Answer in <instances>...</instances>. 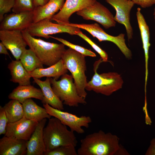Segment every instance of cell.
Listing matches in <instances>:
<instances>
[{
    "label": "cell",
    "mask_w": 155,
    "mask_h": 155,
    "mask_svg": "<svg viewBox=\"0 0 155 155\" xmlns=\"http://www.w3.org/2000/svg\"><path fill=\"white\" fill-rule=\"evenodd\" d=\"M119 138L110 132L100 130L86 135L80 140L78 155H128L119 144Z\"/></svg>",
    "instance_id": "obj_1"
},
{
    "label": "cell",
    "mask_w": 155,
    "mask_h": 155,
    "mask_svg": "<svg viewBox=\"0 0 155 155\" xmlns=\"http://www.w3.org/2000/svg\"><path fill=\"white\" fill-rule=\"evenodd\" d=\"M22 32L29 49L34 52L43 65L49 67L61 59L66 50L63 44L50 42L35 38L26 29Z\"/></svg>",
    "instance_id": "obj_2"
},
{
    "label": "cell",
    "mask_w": 155,
    "mask_h": 155,
    "mask_svg": "<svg viewBox=\"0 0 155 155\" xmlns=\"http://www.w3.org/2000/svg\"><path fill=\"white\" fill-rule=\"evenodd\" d=\"M43 135L46 152L61 146L76 147L78 143L74 132L68 130L67 126L53 117L49 119L44 129Z\"/></svg>",
    "instance_id": "obj_3"
},
{
    "label": "cell",
    "mask_w": 155,
    "mask_h": 155,
    "mask_svg": "<svg viewBox=\"0 0 155 155\" xmlns=\"http://www.w3.org/2000/svg\"><path fill=\"white\" fill-rule=\"evenodd\" d=\"M85 57L69 48L65 51L61 59L65 67L71 73L78 94L84 99L87 95L86 87L88 82L85 74L87 68Z\"/></svg>",
    "instance_id": "obj_4"
},
{
    "label": "cell",
    "mask_w": 155,
    "mask_h": 155,
    "mask_svg": "<svg viewBox=\"0 0 155 155\" xmlns=\"http://www.w3.org/2000/svg\"><path fill=\"white\" fill-rule=\"evenodd\" d=\"M72 75L66 73L57 81L50 78L52 89L63 104L71 107H78L80 104L87 103L85 99L78 94Z\"/></svg>",
    "instance_id": "obj_5"
},
{
    "label": "cell",
    "mask_w": 155,
    "mask_h": 155,
    "mask_svg": "<svg viewBox=\"0 0 155 155\" xmlns=\"http://www.w3.org/2000/svg\"><path fill=\"white\" fill-rule=\"evenodd\" d=\"M94 72L91 80L87 82L86 90L109 96L122 88L123 82L117 73L109 72L100 74L96 69Z\"/></svg>",
    "instance_id": "obj_6"
},
{
    "label": "cell",
    "mask_w": 155,
    "mask_h": 155,
    "mask_svg": "<svg viewBox=\"0 0 155 155\" xmlns=\"http://www.w3.org/2000/svg\"><path fill=\"white\" fill-rule=\"evenodd\" d=\"M64 25L71 26L84 30L96 38L100 42L107 41L113 42L119 48L125 57L130 58L132 56L131 50L125 43V35L121 33L117 36H114L108 34L97 23L92 24H76L68 23Z\"/></svg>",
    "instance_id": "obj_7"
},
{
    "label": "cell",
    "mask_w": 155,
    "mask_h": 155,
    "mask_svg": "<svg viewBox=\"0 0 155 155\" xmlns=\"http://www.w3.org/2000/svg\"><path fill=\"white\" fill-rule=\"evenodd\" d=\"M50 19L46 18L36 23H32L26 29L33 36L49 38V35L62 33H67L71 35H77L80 29L68 25L54 23Z\"/></svg>",
    "instance_id": "obj_8"
},
{
    "label": "cell",
    "mask_w": 155,
    "mask_h": 155,
    "mask_svg": "<svg viewBox=\"0 0 155 155\" xmlns=\"http://www.w3.org/2000/svg\"><path fill=\"white\" fill-rule=\"evenodd\" d=\"M43 106L51 116L58 119L63 124L69 127L71 130L78 134L84 133V130L82 127L88 128L89 124L92 121L91 118L89 116L78 117L54 108L48 104H43Z\"/></svg>",
    "instance_id": "obj_9"
},
{
    "label": "cell",
    "mask_w": 155,
    "mask_h": 155,
    "mask_svg": "<svg viewBox=\"0 0 155 155\" xmlns=\"http://www.w3.org/2000/svg\"><path fill=\"white\" fill-rule=\"evenodd\" d=\"M77 15L85 20L95 21L106 29L115 27L116 22L114 16L105 7L96 1L92 5L77 12Z\"/></svg>",
    "instance_id": "obj_10"
},
{
    "label": "cell",
    "mask_w": 155,
    "mask_h": 155,
    "mask_svg": "<svg viewBox=\"0 0 155 155\" xmlns=\"http://www.w3.org/2000/svg\"><path fill=\"white\" fill-rule=\"evenodd\" d=\"M0 40L16 60H19L28 45L22 31L0 30Z\"/></svg>",
    "instance_id": "obj_11"
},
{
    "label": "cell",
    "mask_w": 155,
    "mask_h": 155,
    "mask_svg": "<svg viewBox=\"0 0 155 155\" xmlns=\"http://www.w3.org/2000/svg\"><path fill=\"white\" fill-rule=\"evenodd\" d=\"M105 0L115 9V21L124 26L128 40L131 39L133 30L130 23V13L134 3L132 0Z\"/></svg>",
    "instance_id": "obj_12"
},
{
    "label": "cell",
    "mask_w": 155,
    "mask_h": 155,
    "mask_svg": "<svg viewBox=\"0 0 155 155\" xmlns=\"http://www.w3.org/2000/svg\"><path fill=\"white\" fill-rule=\"evenodd\" d=\"M38 122L23 117L20 120L7 124L5 136L18 139L28 141L34 131Z\"/></svg>",
    "instance_id": "obj_13"
},
{
    "label": "cell",
    "mask_w": 155,
    "mask_h": 155,
    "mask_svg": "<svg viewBox=\"0 0 155 155\" xmlns=\"http://www.w3.org/2000/svg\"><path fill=\"white\" fill-rule=\"evenodd\" d=\"M33 22V11L13 13L5 15L0 25V30L22 31Z\"/></svg>",
    "instance_id": "obj_14"
},
{
    "label": "cell",
    "mask_w": 155,
    "mask_h": 155,
    "mask_svg": "<svg viewBox=\"0 0 155 155\" xmlns=\"http://www.w3.org/2000/svg\"><path fill=\"white\" fill-rule=\"evenodd\" d=\"M96 0H66L61 9L52 18L58 24L69 23V18L73 13L93 4Z\"/></svg>",
    "instance_id": "obj_15"
},
{
    "label": "cell",
    "mask_w": 155,
    "mask_h": 155,
    "mask_svg": "<svg viewBox=\"0 0 155 155\" xmlns=\"http://www.w3.org/2000/svg\"><path fill=\"white\" fill-rule=\"evenodd\" d=\"M47 119L39 122L27 145L26 155H44L46 152L43 130Z\"/></svg>",
    "instance_id": "obj_16"
},
{
    "label": "cell",
    "mask_w": 155,
    "mask_h": 155,
    "mask_svg": "<svg viewBox=\"0 0 155 155\" xmlns=\"http://www.w3.org/2000/svg\"><path fill=\"white\" fill-rule=\"evenodd\" d=\"M27 141L5 135L0 139V155H26Z\"/></svg>",
    "instance_id": "obj_17"
},
{
    "label": "cell",
    "mask_w": 155,
    "mask_h": 155,
    "mask_svg": "<svg viewBox=\"0 0 155 155\" xmlns=\"http://www.w3.org/2000/svg\"><path fill=\"white\" fill-rule=\"evenodd\" d=\"M33 78L34 82L40 87L43 93V98L41 101L43 104H48L54 108L63 110V103L54 93L52 88L50 78H47L44 81L34 78Z\"/></svg>",
    "instance_id": "obj_18"
},
{
    "label": "cell",
    "mask_w": 155,
    "mask_h": 155,
    "mask_svg": "<svg viewBox=\"0 0 155 155\" xmlns=\"http://www.w3.org/2000/svg\"><path fill=\"white\" fill-rule=\"evenodd\" d=\"M65 1L49 0L43 5L35 7L33 11V23H36L46 18L51 20L55 14L62 8Z\"/></svg>",
    "instance_id": "obj_19"
},
{
    "label": "cell",
    "mask_w": 155,
    "mask_h": 155,
    "mask_svg": "<svg viewBox=\"0 0 155 155\" xmlns=\"http://www.w3.org/2000/svg\"><path fill=\"white\" fill-rule=\"evenodd\" d=\"M141 9L138 7L137 9L136 16L140 31L142 40L143 47L144 50L145 65V82H147L148 70V62L149 58V50L150 46V33L149 28L141 12Z\"/></svg>",
    "instance_id": "obj_20"
},
{
    "label": "cell",
    "mask_w": 155,
    "mask_h": 155,
    "mask_svg": "<svg viewBox=\"0 0 155 155\" xmlns=\"http://www.w3.org/2000/svg\"><path fill=\"white\" fill-rule=\"evenodd\" d=\"M8 98L10 99H15L22 104L27 99L34 98L42 101L43 98L41 89H38L31 85H19L9 94Z\"/></svg>",
    "instance_id": "obj_21"
},
{
    "label": "cell",
    "mask_w": 155,
    "mask_h": 155,
    "mask_svg": "<svg viewBox=\"0 0 155 155\" xmlns=\"http://www.w3.org/2000/svg\"><path fill=\"white\" fill-rule=\"evenodd\" d=\"M67 72L68 70L61 59L57 63L48 67L37 68L29 73L31 78L40 79L46 77L57 80L60 77Z\"/></svg>",
    "instance_id": "obj_22"
},
{
    "label": "cell",
    "mask_w": 155,
    "mask_h": 155,
    "mask_svg": "<svg viewBox=\"0 0 155 155\" xmlns=\"http://www.w3.org/2000/svg\"><path fill=\"white\" fill-rule=\"evenodd\" d=\"M11 75L10 81L18 83L20 85H30L31 77L30 73L25 68L20 60H12L8 65Z\"/></svg>",
    "instance_id": "obj_23"
},
{
    "label": "cell",
    "mask_w": 155,
    "mask_h": 155,
    "mask_svg": "<svg viewBox=\"0 0 155 155\" xmlns=\"http://www.w3.org/2000/svg\"><path fill=\"white\" fill-rule=\"evenodd\" d=\"M24 117L26 119L39 122L44 119H49L51 116L46 109L38 105L31 98L26 100L22 104Z\"/></svg>",
    "instance_id": "obj_24"
},
{
    "label": "cell",
    "mask_w": 155,
    "mask_h": 155,
    "mask_svg": "<svg viewBox=\"0 0 155 155\" xmlns=\"http://www.w3.org/2000/svg\"><path fill=\"white\" fill-rule=\"evenodd\" d=\"M3 108L9 123L16 122L24 117L22 104L16 100L11 99L5 104Z\"/></svg>",
    "instance_id": "obj_25"
},
{
    "label": "cell",
    "mask_w": 155,
    "mask_h": 155,
    "mask_svg": "<svg viewBox=\"0 0 155 155\" xmlns=\"http://www.w3.org/2000/svg\"><path fill=\"white\" fill-rule=\"evenodd\" d=\"M23 66L29 72L39 68H43V64L30 49H26L20 59Z\"/></svg>",
    "instance_id": "obj_26"
},
{
    "label": "cell",
    "mask_w": 155,
    "mask_h": 155,
    "mask_svg": "<svg viewBox=\"0 0 155 155\" xmlns=\"http://www.w3.org/2000/svg\"><path fill=\"white\" fill-rule=\"evenodd\" d=\"M35 8L34 0H15L12 9L13 13L33 11Z\"/></svg>",
    "instance_id": "obj_27"
},
{
    "label": "cell",
    "mask_w": 155,
    "mask_h": 155,
    "mask_svg": "<svg viewBox=\"0 0 155 155\" xmlns=\"http://www.w3.org/2000/svg\"><path fill=\"white\" fill-rule=\"evenodd\" d=\"M49 38L55 39L75 51L80 53L84 56L92 57H96V54L89 49H87L80 46L73 44L69 41L61 38L49 36Z\"/></svg>",
    "instance_id": "obj_28"
},
{
    "label": "cell",
    "mask_w": 155,
    "mask_h": 155,
    "mask_svg": "<svg viewBox=\"0 0 155 155\" xmlns=\"http://www.w3.org/2000/svg\"><path fill=\"white\" fill-rule=\"evenodd\" d=\"M75 147L72 145L61 146L45 152L44 155H78Z\"/></svg>",
    "instance_id": "obj_29"
},
{
    "label": "cell",
    "mask_w": 155,
    "mask_h": 155,
    "mask_svg": "<svg viewBox=\"0 0 155 155\" xmlns=\"http://www.w3.org/2000/svg\"><path fill=\"white\" fill-rule=\"evenodd\" d=\"M77 35L80 36L87 42L100 55L103 61H107L108 55L105 51L102 49L86 35L83 34L81 30L78 32Z\"/></svg>",
    "instance_id": "obj_30"
},
{
    "label": "cell",
    "mask_w": 155,
    "mask_h": 155,
    "mask_svg": "<svg viewBox=\"0 0 155 155\" xmlns=\"http://www.w3.org/2000/svg\"><path fill=\"white\" fill-rule=\"evenodd\" d=\"M15 0H0V21H2L5 15L12 10Z\"/></svg>",
    "instance_id": "obj_31"
},
{
    "label": "cell",
    "mask_w": 155,
    "mask_h": 155,
    "mask_svg": "<svg viewBox=\"0 0 155 155\" xmlns=\"http://www.w3.org/2000/svg\"><path fill=\"white\" fill-rule=\"evenodd\" d=\"M8 121L3 107L0 106V135L4 134Z\"/></svg>",
    "instance_id": "obj_32"
},
{
    "label": "cell",
    "mask_w": 155,
    "mask_h": 155,
    "mask_svg": "<svg viewBox=\"0 0 155 155\" xmlns=\"http://www.w3.org/2000/svg\"><path fill=\"white\" fill-rule=\"evenodd\" d=\"M135 4L140 5L142 8H146L155 5V0H132Z\"/></svg>",
    "instance_id": "obj_33"
},
{
    "label": "cell",
    "mask_w": 155,
    "mask_h": 155,
    "mask_svg": "<svg viewBox=\"0 0 155 155\" xmlns=\"http://www.w3.org/2000/svg\"><path fill=\"white\" fill-rule=\"evenodd\" d=\"M146 155H155V137L150 142V145L145 154Z\"/></svg>",
    "instance_id": "obj_34"
},
{
    "label": "cell",
    "mask_w": 155,
    "mask_h": 155,
    "mask_svg": "<svg viewBox=\"0 0 155 155\" xmlns=\"http://www.w3.org/2000/svg\"><path fill=\"white\" fill-rule=\"evenodd\" d=\"M7 48L1 42H0V53L1 54H3L5 55H7L9 56Z\"/></svg>",
    "instance_id": "obj_35"
},
{
    "label": "cell",
    "mask_w": 155,
    "mask_h": 155,
    "mask_svg": "<svg viewBox=\"0 0 155 155\" xmlns=\"http://www.w3.org/2000/svg\"><path fill=\"white\" fill-rule=\"evenodd\" d=\"M49 0H34L35 7L43 6L47 3Z\"/></svg>",
    "instance_id": "obj_36"
},
{
    "label": "cell",
    "mask_w": 155,
    "mask_h": 155,
    "mask_svg": "<svg viewBox=\"0 0 155 155\" xmlns=\"http://www.w3.org/2000/svg\"><path fill=\"white\" fill-rule=\"evenodd\" d=\"M153 16H154V22H155V7L154 9V11L153 12Z\"/></svg>",
    "instance_id": "obj_37"
}]
</instances>
